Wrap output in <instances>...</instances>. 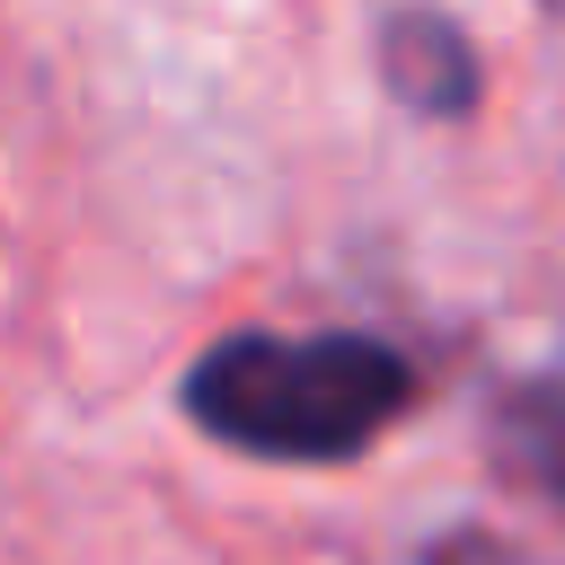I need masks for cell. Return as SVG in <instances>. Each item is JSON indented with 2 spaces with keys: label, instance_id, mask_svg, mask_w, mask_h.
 Masks as SVG:
<instances>
[{
  "label": "cell",
  "instance_id": "cell-1",
  "mask_svg": "<svg viewBox=\"0 0 565 565\" xmlns=\"http://www.w3.org/2000/svg\"><path fill=\"white\" fill-rule=\"evenodd\" d=\"M415 362L380 335L327 327V335H221L194 353L177 406L203 441L274 468H335L362 459L406 406Z\"/></svg>",
  "mask_w": 565,
  "mask_h": 565
},
{
  "label": "cell",
  "instance_id": "cell-2",
  "mask_svg": "<svg viewBox=\"0 0 565 565\" xmlns=\"http://www.w3.org/2000/svg\"><path fill=\"white\" fill-rule=\"evenodd\" d=\"M380 79L424 124H468L477 97H486V62H477L468 26L433 0H406V9L380 18Z\"/></svg>",
  "mask_w": 565,
  "mask_h": 565
},
{
  "label": "cell",
  "instance_id": "cell-3",
  "mask_svg": "<svg viewBox=\"0 0 565 565\" xmlns=\"http://www.w3.org/2000/svg\"><path fill=\"white\" fill-rule=\"evenodd\" d=\"M486 459L547 512H565V353L547 371H521L486 406Z\"/></svg>",
  "mask_w": 565,
  "mask_h": 565
},
{
  "label": "cell",
  "instance_id": "cell-4",
  "mask_svg": "<svg viewBox=\"0 0 565 565\" xmlns=\"http://www.w3.org/2000/svg\"><path fill=\"white\" fill-rule=\"evenodd\" d=\"M415 565H521V556H512L503 539H486V530H441Z\"/></svg>",
  "mask_w": 565,
  "mask_h": 565
},
{
  "label": "cell",
  "instance_id": "cell-5",
  "mask_svg": "<svg viewBox=\"0 0 565 565\" xmlns=\"http://www.w3.org/2000/svg\"><path fill=\"white\" fill-rule=\"evenodd\" d=\"M539 9H547V18H565V0H539Z\"/></svg>",
  "mask_w": 565,
  "mask_h": 565
}]
</instances>
